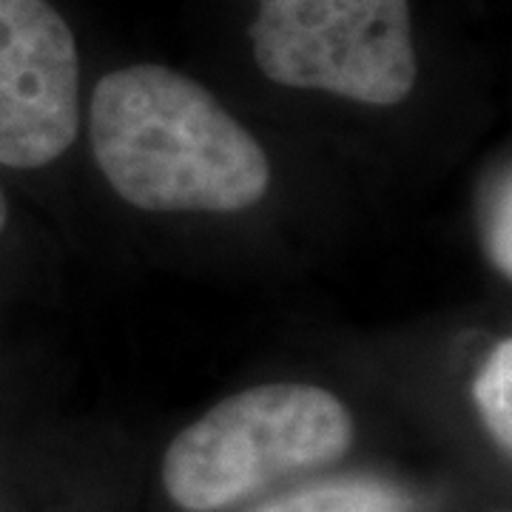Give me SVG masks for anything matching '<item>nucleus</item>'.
<instances>
[{"mask_svg": "<svg viewBox=\"0 0 512 512\" xmlns=\"http://www.w3.org/2000/svg\"><path fill=\"white\" fill-rule=\"evenodd\" d=\"M97 168L128 205L157 214H234L265 200V148L188 74L137 63L92 94Z\"/></svg>", "mask_w": 512, "mask_h": 512, "instance_id": "obj_1", "label": "nucleus"}, {"mask_svg": "<svg viewBox=\"0 0 512 512\" xmlns=\"http://www.w3.org/2000/svg\"><path fill=\"white\" fill-rule=\"evenodd\" d=\"M353 436L348 404L325 387H248L174 436L160 470L165 495L183 512L228 510L279 478L339 461Z\"/></svg>", "mask_w": 512, "mask_h": 512, "instance_id": "obj_2", "label": "nucleus"}, {"mask_svg": "<svg viewBox=\"0 0 512 512\" xmlns=\"http://www.w3.org/2000/svg\"><path fill=\"white\" fill-rule=\"evenodd\" d=\"M251 46L276 86L379 109L407 100L419 77L407 0H259Z\"/></svg>", "mask_w": 512, "mask_h": 512, "instance_id": "obj_3", "label": "nucleus"}, {"mask_svg": "<svg viewBox=\"0 0 512 512\" xmlns=\"http://www.w3.org/2000/svg\"><path fill=\"white\" fill-rule=\"evenodd\" d=\"M80 128V57L49 0H0V163L43 168Z\"/></svg>", "mask_w": 512, "mask_h": 512, "instance_id": "obj_4", "label": "nucleus"}, {"mask_svg": "<svg viewBox=\"0 0 512 512\" xmlns=\"http://www.w3.org/2000/svg\"><path fill=\"white\" fill-rule=\"evenodd\" d=\"M254 512H419V504L382 478H339L279 495Z\"/></svg>", "mask_w": 512, "mask_h": 512, "instance_id": "obj_5", "label": "nucleus"}, {"mask_svg": "<svg viewBox=\"0 0 512 512\" xmlns=\"http://www.w3.org/2000/svg\"><path fill=\"white\" fill-rule=\"evenodd\" d=\"M473 399L493 441L512 450V339H501L473 382Z\"/></svg>", "mask_w": 512, "mask_h": 512, "instance_id": "obj_6", "label": "nucleus"}, {"mask_svg": "<svg viewBox=\"0 0 512 512\" xmlns=\"http://www.w3.org/2000/svg\"><path fill=\"white\" fill-rule=\"evenodd\" d=\"M487 248L493 265L504 279L512 276V188L510 174L501 177L490 200V220H487Z\"/></svg>", "mask_w": 512, "mask_h": 512, "instance_id": "obj_7", "label": "nucleus"}, {"mask_svg": "<svg viewBox=\"0 0 512 512\" xmlns=\"http://www.w3.org/2000/svg\"><path fill=\"white\" fill-rule=\"evenodd\" d=\"M6 220H9V205H6V197H3V188H0V234L6 231Z\"/></svg>", "mask_w": 512, "mask_h": 512, "instance_id": "obj_8", "label": "nucleus"}]
</instances>
